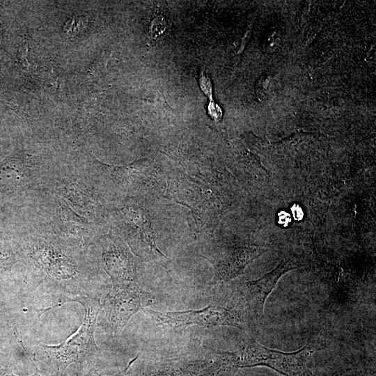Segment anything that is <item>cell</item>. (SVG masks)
Instances as JSON below:
<instances>
[{
	"instance_id": "3957f363",
	"label": "cell",
	"mask_w": 376,
	"mask_h": 376,
	"mask_svg": "<svg viewBox=\"0 0 376 376\" xmlns=\"http://www.w3.org/2000/svg\"><path fill=\"white\" fill-rule=\"evenodd\" d=\"M153 299L136 281L113 283L102 305L113 334L122 332L130 318L150 305Z\"/></svg>"
},
{
	"instance_id": "e0dca14e",
	"label": "cell",
	"mask_w": 376,
	"mask_h": 376,
	"mask_svg": "<svg viewBox=\"0 0 376 376\" xmlns=\"http://www.w3.org/2000/svg\"><path fill=\"white\" fill-rule=\"evenodd\" d=\"M291 211L292 216L296 221H300L303 219L304 212L299 205L297 204L293 205L291 207Z\"/></svg>"
},
{
	"instance_id": "4fadbf2b",
	"label": "cell",
	"mask_w": 376,
	"mask_h": 376,
	"mask_svg": "<svg viewBox=\"0 0 376 376\" xmlns=\"http://www.w3.org/2000/svg\"><path fill=\"white\" fill-rule=\"evenodd\" d=\"M165 24L166 25V23H165V21L162 17L154 19L150 31V33L155 36L154 38L157 37L158 34L162 33L166 29Z\"/></svg>"
},
{
	"instance_id": "30bf717a",
	"label": "cell",
	"mask_w": 376,
	"mask_h": 376,
	"mask_svg": "<svg viewBox=\"0 0 376 376\" xmlns=\"http://www.w3.org/2000/svg\"><path fill=\"white\" fill-rule=\"evenodd\" d=\"M149 376H201L191 368L171 367L157 371Z\"/></svg>"
},
{
	"instance_id": "d6986e66",
	"label": "cell",
	"mask_w": 376,
	"mask_h": 376,
	"mask_svg": "<svg viewBox=\"0 0 376 376\" xmlns=\"http://www.w3.org/2000/svg\"><path fill=\"white\" fill-rule=\"evenodd\" d=\"M137 359V357H135L134 359H133L128 364V366L121 372H120L119 373L115 375H113V376H126L127 374V371L130 368V367L131 366V365L133 363V362ZM91 376H102L100 374H95V375H92Z\"/></svg>"
},
{
	"instance_id": "2e32d148",
	"label": "cell",
	"mask_w": 376,
	"mask_h": 376,
	"mask_svg": "<svg viewBox=\"0 0 376 376\" xmlns=\"http://www.w3.org/2000/svg\"><path fill=\"white\" fill-rule=\"evenodd\" d=\"M278 217H279V224L283 226H287L291 221L290 215L285 211H281L278 214Z\"/></svg>"
},
{
	"instance_id": "9c48e42d",
	"label": "cell",
	"mask_w": 376,
	"mask_h": 376,
	"mask_svg": "<svg viewBox=\"0 0 376 376\" xmlns=\"http://www.w3.org/2000/svg\"><path fill=\"white\" fill-rule=\"evenodd\" d=\"M258 253V250L253 247L231 251L216 265L212 283L225 282L238 276Z\"/></svg>"
},
{
	"instance_id": "277c9868",
	"label": "cell",
	"mask_w": 376,
	"mask_h": 376,
	"mask_svg": "<svg viewBox=\"0 0 376 376\" xmlns=\"http://www.w3.org/2000/svg\"><path fill=\"white\" fill-rule=\"evenodd\" d=\"M143 311L159 324L175 329L191 325H229L242 328L244 322L241 310L222 305L209 306L202 309L185 311L157 312L150 309Z\"/></svg>"
},
{
	"instance_id": "ac0fdd59",
	"label": "cell",
	"mask_w": 376,
	"mask_h": 376,
	"mask_svg": "<svg viewBox=\"0 0 376 376\" xmlns=\"http://www.w3.org/2000/svg\"><path fill=\"white\" fill-rule=\"evenodd\" d=\"M0 376H19L15 375L13 371L8 368H0ZM29 376H42L40 373L38 372H35L34 374L29 375Z\"/></svg>"
},
{
	"instance_id": "7c38bea8",
	"label": "cell",
	"mask_w": 376,
	"mask_h": 376,
	"mask_svg": "<svg viewBox=\"0 0 376 376\" xmlns=\"http://www.w3.org/2000/svg\"><path fill=\"white\" fill-rule=\"evenodd\" d=\"M199 84L203 93L210 99L212 97V84L210 78L204 71L201 72ZM212 100V99H211Z\"/></svg>"
},
{
	"instance_id": "6da1fadb",
	"label": "cell",
	"mask_w": 376,
	"mask_h": 376,
	"mask_svg": "<svg viewBox=\"0 0 376 376\" xmlns=\"http://www.w3.org/2000/svg\"><path fill=\"white\" fill-rule=\"evenodd\" d=\"M83 306L85 315L77 331L66 340L57 345H40L34 355L38 360L57 370L65 369L75 363H82L97 350L95 340V327L102 308L100 301L93 297L79 296L68 299Z\"/></svg>"
},
{
	"instance_id": "5bb4252c",
	"label": "cell",
	"mask_w": 376,
	"mask_h": 376,
	"mask_svg": "<svg viewBox=\"0 0 376 376\" xmlns=\"http://www.w3.org/2000/svg\"><path fill=\"white\" fill-rule=\"evenodd\" d=\"M208 113L210 117L217 121L219 120L222 116V111L221 108L212 100H211L208 105Z\"/></svg>"
},
{
	"instance_id": "9a60e30c",
	"label": "cell",
	"mask_w": 376,
	"mask_h": 376,
	"mask_svg": "<svg viewBox=\"0 0 376 376\" xmlns=\"http://www.w3.org/2000/svg\"><path fill=\"white\" fill-rule=\"evenodd\" d=\"M13 263V258L5 253H0V273L8 269Z\"/></svg>"
},
{
	"instance_id": "7a4b0ae2",
	"label": "cell",
	"mask_w": 376,
	"mask_h": 376,
	"mask_svg": "<svg viewBox=\"0 0 376 376\" xmlns=\"http://www.w3.org/2000/svg\"><path fill=\"white\" fill-rule=\"evenodd\" d=\"M313 350L306 345L298 351L283 352L251 341L233 352L218 353L219 362L226 368L267 366L284 376H313L306 366Z\"/></svg>"
},
{
	"instance_id": "52a82bcc",
	"label": "cell",
	"mask_w": 376,
	"mask_h": 376,
	"mask_svg": "<svg viewBox=\"0 0 376 376\" xmlns=\"http://www.w3.org/2000/svg\"><path fill=\"white\" fill-rule=\"evenodd\" d=\"M102 259L104 269L113 283L135 281L134 258L120 240H107L103 245Z\"/></svg>"
},
{
	"instance_id": "8fae6325",
	"label": "cell",
	"mask_w": 376,
	"mask_h": 376,
	"mask_svg": "<svg viewBox=\"0 0 376 376\" xmlns=\"http://www.w3.org/2000/svg\"><path fill=\"white\" fill-rule=\"evenodd\" d=\"M86 25V19L83 16H76L69 19L64 25V31L72 36L80 33Z\"/></svg>"
},
{
	"instance_id": "ba28073f",
	"label": "cell",
	"mask_w": 376,
	"mask_h": 376,
	"mask_svg": "<svg viewBox=\"0 0 376 376\" xmlns=\"http://www.w3.org/2000/svg\"><path fill=\"white\" fill-rule=\"evenodd\" d=\"M136 216L132 215L136 228H132L128 236V242L132 251L145 260H154L164 255L157 246L155 235L150 226L148 217L141 210H135Z\"/></svg>"
},
{
	"instance_id": "8992f818",
	"label": "cell",
	"mask_w": 376,
	"mask_h": 376,
	"mask_svg": "<svg viewBox=\"0 0 376 376\" xmlns=\"http://www.w3.org/2000/svg\"><path fill=\"white\" fill-rule=\"evenodd\" d=\"M31 258L36 265L60 283L75 279L79 272L58 248L40 241L32 247Z\"/></svg>"
},
{
	"instance_id": "5b68a950",
	"label": "cell",
	"mask_w": 376,
	"mask_h": 376,
	"mask_svg": "<svg viewBox=\"0 0 376 376\" xmlns=\"http://www.w3.org/2000/svg\"><path fill=\"white\" fill-rule=\"evenodd\" d=\"M295 267L290 261H283L272 272L261 278L244 283L242 294L248 315L258 320L263 315V308L267 297L275 288L280 277L287 271Z\"/></svg>"
}]
</instances>
